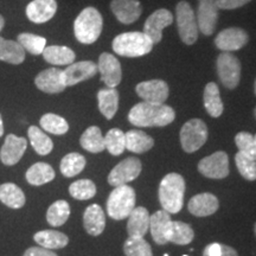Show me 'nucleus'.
<instances>
[{
	"label": "nucleus",
	"mask_w": 256,
	"mask_h": 256,
	"mask_svg": "<svg viewBox=\"0 0 256 256\" xmlns=\"http://www.w3.org/2000/svg\"><path fill=\"white\" fill-rule=\"evenodd\" d=\"M126 256H153L150 243L144 238H130L124 244Z\"/></svg>",
	"instance_id": "42"
},
{
	"label": "nucleus",
	"mask_w": 256,
	"mask_h": 256,
	"mask_svg": "<svg viewBox=\"0 0 256 256\" xmlns=\"http://www.w3.org/2000/svg\"><path fill=\"white\" fill-rule=\"evenodd\" d=\"M217 75L226 89H235L241 80V63L232 52H222L217 57Z\"/></svg>",
	"instance_id": "8"
},
{
	"label": "nucleus",
	"mask_w": 256,
	"mask_h": 256,
	"mask_svg": "<svg viewBox=\"0 0 256 256\" xmlns=\"http://www.w3.org/2000/svg\"><path fill=\"white\" fill-rule=\"evenodd\" d=\"M34 84L40 92L46 94H58L66 88L63 70L58 68H49L40 72L34 78Z\"/></svg>",
	"instance_id": "18"
},
{
	"label": "nucleus",
	"mask_w": 256,
	"mask_h": 256,
	"mask_svg": "<svg viewBox=\"0 0 256 256\" xmlns=\"http://www.w3.org/2000/svg\"><path fill=\"white\" fill-rule=\"evenodd\" d=\"M254 139H255V142H256V134L254 136Z\"/></svg>",
	"instance_id": "52"
},
{
	"label": "nucleus",
	"mask_w": 256,
	"mask_h": 256,
	"mask_svg": "<svg viewBox=\"0 0 256 256\" xmlns=\"http://www.w3.org/2000/svg\"><path fill=\"white\" fill-rule=\"evenodd\" d=\"M183 256H188V255H183Z\"/></svg>",
	"instance_id": "54"
},
{
	"label": "nucleus",
	"mask_w": 256,
	"mask_h": 256,
	"mask_svg": "<svg viewBox=\"0 0 256 256\" xmlns=\"http://www.w3.org/2000/svg\"><path fill=\"white\" fill-rule=\"evenodd\" d=\"M4 26H5V19L2 14H0V32H2V30L4 28Z\"/></svg>",
	"instance_id": "49"
},
{
	"label": "nucleus",
	"mask_w": 256,
	"mask_h": 256,
	"mask_svg": "<svg viewBox=\"0 0 256 256\" xmlns=\"http://www.w3.org/2000/svg\"><path fill=\"white\" fill-rule=\"evenodd\" d=\"M235 144L240 153L256 160V142L254 136L248 132H240L235 136Z\"/></svg>",
	"instance_id": "44"
},
{
	"label": "nucleus",
	"mask_w": 256,
	"mask_h": 256,
	"mask_svg": "<svg viewBox=\"0 0 256 256\" xmlns=\"http://www.w3.org/2000/svg\"><path fill=\"white\" fill-rule=\"evenodd\" d=\"M127 232L130 238H144L150 229V214L142 206L134 208L127 217Z\"/></svg>",
	"instance_id": "22"
},
{
	"label": "nucleus",
	"mask_w": 256,
	"mask_h": 256,
	"mask_svg": "<svg viewBox=\"0 0 256 256\" xmlns=\"http://www.w3.org/2000/svg\"><path fill=\"white\" fill-rule=\"evenodd\" d=\"M203 256H238L235 249L222 243H211L206 246Z\"/></svg>",
	"instance_id": "45"
},
{
	"label": "nucleus",
	"mask_w": 256,
	"mask_h": 256,
	"mask_svg": "<svg viewBox=\"0 0 256 256\" xmlns=\"http://www.w3.org/2000/svg\"><path fill=\"white\" fill-rule=\"evenodd\" d=\"M136 191L130 185L116 186L107 200V214L110 218L121 220L127 218L136 208Z\"/></svg>",
	"instance_id": "5"
},
{
	"label": "nucleus",
	"mask_w": 256,
	"mask_h": 256,
	"mask_svg": "<svg viewBox=\"0 0 256 256\" xmlns=\"http://www.w3.org/2000/svg\"><path fill=\"white\" fill-rule=\"evenodd\" d=\"M0 200L11 209H20L26 200L20 188L14 183H5L0 185Z\"/></svg>",
	"instance_id": "34"
},
{
	"label": "nucleus",
	"mask_w": 256,
	"mask_h": 256,
	"mask_svg": "<svg viewBox=\"0 0 256 256\" xmlns=\"http://www.w3.org/2000/svg\"><path fill=\"white\" fill-rule=\"evenodd\" d=\"M57 12L56 0H32L26 6L25 14L34 24H43L54 18Z\"/></svg>",
	"instance_id": "20"
},
{
	"label": "nucleus",
	"mask_w": 256,
	"mask_h": 256,
	"mask_svg": "<svg viewBox=\"0 0 256 256\" xmlns=\"http://www.w3.org/2000/svg\"><path fill=\"white\" fill-rule=\"evenodd\" d=\"M249 36L243 28H224L215 38V46L223 52H232L242 49L248 43Z\"/></svg>",
	"instance_id": "14"
},
{
	"label": "nucleus",
	"mask_w": 256,
	"mask_h": 256,
	"mask_svg": "<svg viewBox=\"0 0 256 256\" xmlns=\"http://www.w3.org/2000/svg\"><path fill=\"white\" fill-rule=\"evenodd\" d=\"M171 216L165 210H159L150 216V230H151L152 238L159 246H164L168 243L166 240V230L170 222H171Z\"/></svg>",
	"instance_id": "25"
},
{
	"label": "nucleus",
	"mask_w": 256,
	"mask_h": 256,
	"mask_svg": "<svg viewBox=\"0 0 256 256\" xmlns=\"http://www.w3.org/2000/svg\"><path fill=\"white\" fill-rule=\"evenodd\" d=\"M28 140H30L31 146L34 147V152L40 156H48L51 153L54 148V142L48 136L46 133H44L40 128L37 126H30L28 130Z\"/></svg>",
	"instance_id": "35"
},
{
	"label": "nucleus",
	"mask_w": 256,
	"mask_h": 256,
	"mask_svg": "<svg viewBox=\"0 0 256 256\" xmlns=\"http://www.w3.org/2000/svg\"><path fill=\"white\" fill-rule=\"evenodd\" d=\"M218 6L216 0H198L197 24L198 30L206 36H211L216 30L218 22Z\"/></svg>",
	"instance_id": "12"
},
{
	"label": "nucleus",
	"mask_w": 256,
	"mask_h": 256,
	"mask_svg": "<svg viewBox=\"0 0 256 256\" xmlns=\"http://www.w3.org/2000/svg\"><path fill=\"white\" fill-rule=\"evenodd\" d=\"M194 232L188 223L171 220L166 230V240L174 244L185 246L194 241Z\"/></svg>",
	"instance_id": "26"
},
{
	"label": "nucleus",
	"mask_w": 256,
	"mask_h": 256,
	"mask_svg": "<svg viewBox=\"0 0 256 256\" xmlns=\"http://www.w3.org/2000/svg\"><path fill=\"white\" fill-rule=\"evenodd\" d=\"M124 136H126V148L130 152L145 153L154 146L153 138L140 130H130Z\"/></svg>",
	"instance_id": "28"
},
{
	"label": "nucleus",
	"mask_w": 256,
	"mask_h": 256,
	"mask_svg": "<svg viewBox=\"0 0 256 256\" xmlns=\"http://www.w3.org/2000/svg\"><path fill=\"white\" fill-rule=\"evenodd\" d=\"M174 22V14L166 8H159L147 18L144 25V34L153 44H158L162 38V30Z\"/></svg>",
	"instance_id": "13"
},
{
	"label": "nucleus",
	"mask_w": 256,
	"mask_h": 256,
	"mask_svg": "<svg viewBox=\"0 0 256 256\" xmlns=\"http://www.w3.org/2000/svg\"><path fill=\"white\" fill-rule=\"evenodd\" d=\"M250 2L252 0H216V4L220 10H235Z\"/></svg>",
	"instance_id": "46"
},
{
	"label": "nucleus",
	"mask_w": 256,
	"mask_h": 256,
	"mask_svg": "<svg viewBox=\"0 0 256 256\" xmlns=\"http://www.w3.org/2000/svg\"><path fill=\"white\" fill-rule=\"evenodd\" d=\"M40 127L48 133L63 136L69 130V124L64 118L54 113H46L40 118Z\"/></svg>",
	"instance_id": "39"
},
{
	"label": "nucleus",
	"mask_w": 256,
	"mask_h": 256,
	"mask_svg": "<svg viewBox=\"0 0 256 256\" xmlns=\"http://www.w3.org/2000/svg\"><path fill=\"white\" fill-rule=\"evenodd\" d=\"M86 164L87 162L84 156L78 152H72L63 156V159L60 160V168L64 177L72 178L81 174L83 168H86Z\"/></svg>",
	"instance_id": "36"
},
{
	"label": "nucleus",
	"mask_w": 256,
	"mask_h": 256,
	"mask_svg": "<svg viewBox=\"0 0 256 256\" xmlns=\"http://www.w3.org/2000/svg\"><path fill=\"white\" fill-rule=\"evenodd\" d=\"M154 46L144 32H124L113 40V51L122 57H142L150 54Z\"/></svg>",
	"instance_id": "4"
},
{
	"label": "nucleus",
	"mask_w": 256,
	"mask_h": 256,
	"mask_svg": "<svg viewBox=\"0 0 256 256\" xmlns=\"http://www.w3.org/2000/svg\"><path fill=\"white\" fill-rule=\"evenodd\" d=\"M136 92L144 101L151 102V104H165L170 94L168 83L162 80H150V81L140 82L136 87Z\"/></svg>",
	"instance_id": "16"
},
{
	"label": "nucleus",
	"mask_w": 256,
	"mask_h": 256,
	"mask_svg": "<svg viewBox=\"0 0 256 256\" xmlns=\"http://www.w3.org/2000/svg\"><path fill=\"white\" fill-rule=\"evenodd\" d=\"M98 110L107 120H112L119 110V92L115 88H104L98 92Z\"/></svg>",
	"instance_id": "24"
},
{
	"label": "nucleus",
	"mask_w": 256,
	"mask_h": 256,
	"mask_svg": "<svg viewBox=\"0 0 256 256\" xmlns=\"http://www.w3.org/2000/svg\"><path fill=\"white\" fill-rule=\"evenodd\" d=\"M198 171L210 179H223L229 174V158L223 151L208 156L198 162Z\"/></svg>",
	"instance_id": "10"
},
{
	"label": "nucleus",
	"mask_w": 256,
	"mask_h": 256,
	"mask_svg": "<svg viewBox=\"0 0 256 256\" xmlns=\"http://www.w3.org/2000/svg\"><path fill=\"white\" fill-rule=\"evenodd\" d=\"M255 235H256V224H255Z\"/></svg>",
	"instance_id": "53"
},
{
	"label": "nucleus",
	"mask_w": 256,
	"mask_h": 256,
	"mask_svg": "<svg viewBox=\"0 0 256 256\" xmlns=\"http://www.w3.org/2000/svg\"><path fill=\"white\" fill-rule=\"evenodd\" d=\"M2 134H4V124H2V118L0 114V138L2 136Z\"/></svg>",
	"instance_id": "48"
},
{
	"label": "nucleus",
	"mask_w": 256,
	"mask_h": 256,
	"mask_svg": "<svg viewBox=\"0 0 256 256\" xmlns=\"http://www.w3.org/2000/svg\"><path fill=\"white\" fill-rule=\"evenodd\" d=\"M69 194L78 200H90L96 194V186L89 179H80L69 186Z\"/></svg>",
	"instance_id": "41"
},
{
	"label": "nucleus",
	"mask_w": 256,
	"mask_h": 256,
	"mask_svg": "<svg viewBox=\"0 0 256 256\" xmlns=\"http://www.w3.org/2000/svg\"><path fill=\"white\" fill-rule=\"evenodd\" d=\"M96 74H98V64L92 60L74 62L63 70L64 83L66 87H72L83 81L92 78Z\"/></svg>",
	"instance_id": "15"
},
{
	"label": "nucleus",
	"mask_w": 256,
	"mask_h": 256,
	"mask_svg": "<svg viewBox=\"0 0 256 256\" xmlns=\"http://www.w3.org/2000/svg\"><path fill=\"white\" fill-rule=\"evenodd\" d=\"M0 60L18 66L25 60V50L18 42L0 37Z\"/></svg>",
	"instance_id": "29"
},
{
	"label": "nucleus",
	"mask_w": 256,
	"mask_h": 256,
	"mask_svg": "<svg viewBox=\"0 0 256 256\" xmlns=\"http://www.w3.org/2000/svg\"><path fill=\"white\" fill-rule=\"evenodd\" d=\"M185 180L179 174H168L159 185V202L162 210L168 214H177L184 204Z\"/></svg>",
	"instance_id": "2"
},
{
	"label": "nucleus",
	"mask_w": 256,
	"mask_h": 256,
	"mask_svg": "<svg viewBox=\"0 0 256 256\" xmlns=\"http://www.w3.org/2000/svg\"><path fill=\"white\" fill-rule=\"evenodd\" d=\"M104 145L112 156L122 154L126 150V136L119 128H112L110 132L106 134Z\"/></svg>",
	"instance_id": "40"
},
{
	"label": "nucleus",
	"mask_w": 256,
	"mask_h": 256,
	"mask_svg": "<svg viewBox=\"0 0 256 256\" xmlns=\"http://www.w3.org/2000/svg\"><path fill=\"white\" fill-rule=\"evenodd\" d=\"M26 180L34 186H40L55 179V171L46 162H36L26 171Z\"/></svg>",
	"instance_id": "32"
},
{
	"label": "nucleus",
	"mask_w": 256,
	"mask_h": 256,
	"mask_svg": "<svg viewBox=\"0 0 256 256\" xmlns=\"http://www.w3.org/2000/svg\"><path fill=\"white\" fill-rule=\"evenodd\" d=\"M220 206V202L215 194L204 192L194 196L188 202V209L194 216L206 217L215 214Z\"/></svg>",
	"instance_id": "21"
},
{
	"label": "nucleus",
	"mask_w": 256,
	"mask_h": 256,
	"mask_svg": "<svg viewBox=\"0 0 256 256\" xmlns=\"http://www.w3.org/2000/svg\"><path fill=\"white\" fill-rule=\"evenodd\" d=\"M174 108L164 104L140 102L128 113V121L136 127H165L174 122Z\"/></svg>",
	"instance_id": "1"
},
{
	"label": "nucleus",
	"mask_w": 256,
	"mask_h": 256,
	"mask_svg": "<svg viewBox=\"0 0 256 256\" xmlns=\"http://www.w3.org/2000/svg\"><path fill=\"white\" fill-rule=\"evenodd\" d=\"M83 226L90 236L101 235L106 226V216L98 204H92L83 214Z\"/></svg>",
	"instance_id": "23"
},
{
	"label": "nucleus",
	"mask_w": 256,
	"mask_h": 256,
	"mask_svg": "<svg viewBox=\"0 0 256 256\" xmlns=\"http://www.w3.org/2000/svg\"><path fill=\"white\" fill-rule=\"evenodd\" d=\"M70 216V206L66 200H60L52 203L48 209L46 220L51 226H60Z\"/></svg>",
	"instance_id": "37"
},
{
	"label": "nucleus",
	"mask_w": 256,
	"mask_h": 256,
	"mask_svg": "<svg viewBox=\"0 0 256 256\" xmlns=\"http://www.w3.org/2000/svg\"><path fill=\"white\" fill-rule=\"evenodd\" d=\"M176 19L179 37L186 46H192L198 40V24L191 5L185 0L179 2L176 6Z\"/></svg>",
	"instance_id": "6"
},
{
	"label": "nucleus",
	"mask_w": 256,
	"mask_h": 256,
	"mask_svg": "<svg viewBox=\"0 0 256 256\" xmlns=\"http://www.w3.org/2000/svg\"><path fill=\"white\" fill-rule=\"evenodd\" d=\"M43 58L52 66H70L75 62V52L68 46H50L43 51Z\"/></svg>",
	"instance_id": "27"
},
{
	"label": "nucleus",
	"mask_w": 256,
	"mask_h": 256,
	"mask_svg": "<svg viewBox=\"0 0 256 256\" xmlns=\"http://www.w3.org/2000/svg\"><path fill=\"white\" fill-rule=\"evenodd\" d=\"M34 240L38 243V246L50 250L64 248L69 243L68 236L57 230H42L34 234Z\"/></svg>",
	"instance_id": "31"
},
{
	"label": "nucleus",
	"mask_w": 256,
	"mask_h": 256,
	"mask_svg": "<svg viewBox=\"0 0 256 256\" xmlns=\"http://www.w3.org/2000/svg\"><path fill=\"white\" fill-rule=\"evenodd\" d=\"M204 107L208 114L212 118H220L223 114V102L220 98V88L215 82H209L204 88Z\"/></svg>",
	"instance_id": "30"
},
{
	"label": "nucleus",
	"mask_w": 256,
	"mask_h": 256,
	"mask_svg": "<svg viewBox=\"0 0 256 256\" xmlns=\"http://www.w3.org/2000/svg\"><path fill=\"white\" fill-rule=\"evenodd\" d=\"M23 256H57V254L51 252L50 249L43 248L40 246V247H30L26 249Z\"/></svg>",
	"instance_id": "47"
},
{
	"label": "nucleus",
	"mask_w": 256,
	"mask_h": 256,
	"mask_svg": "<svg viewBox=\"0 0 256 256\" xmlns=\"http://www.w3.org/2000/svg\"><path fill=\"white\" fill-rule=\"evenodd\" d=\"M28 147V140L23 136L8 134L0 150V160L6 166L16 165L24 156Z\"/></svg>",
	"instance_id": "17"
},
{
	"label": "nucleus",
	"mask_w": 256,
	"mask_h": 256,
	"mask_svg": "<svg viewBox=\"0 0 256 256\" xmlns=\"http://www.w3.org/2000/svg\"><path fill=\"white\" fill-rule=\"evenodd\" d=\"M254 114H255V118H256V108H255V110H254Z\"/></svg>",
	"instance_id": "51"
},
{
	"label": "nucleus",
	"mask_w": 256,
	"mask_h": 256,
	"mask_svg": "<svg viewBox=\"0 0 256 256\" xmlns=\"http://www.w3.org/2000/svg\"><path fill=\"white\" fill-rule=\"evenodd\" d=\"M208 140V127L200 119H192L180 130V145L186 153L198 151Z\"/></svg>",
	"instance_id": "7"
},
{
	"label": "nucleus",
	"mask_w": 256,
	"mask_h": 256,
	"mask_svg": "<svg viewBox=\"0 0 256 256\" xmlns=\"http://www.w3.org/2000/svg\"><path fill=\"white\" fill-rule=\"evenodd\" d=\"M82 148L90 153H101L106 150L104 136L98 126H90L83 132L80 139Z\"/></svg>",
	"instance_id": "33"
},
{
	"label": "nucleus",
	"mask_w": 256,
	"mask_h": 256,
	"mask_svg": "<svg viewBox=\"0 0 256 256\" xmlns=\"http://www.w3.org/2000/svg\"><path fill=\"white\" fill-rule=\"evenodd\" d=\"M255 95H256V81H255Z\"/></svg>",
	"instance_id": "50"
},
{
	"label": "nucleus",
	"mask_w": 256,
	"mask_h": 256,
	"mask_svg": "<svg viewBox=\"0 0 256 256\" xmlns=\"http://www.w3.org/2000/svg\"><path fill=\"white\" fill-rule=\"evenodd\" d=\"M98 72L101 75V81L107 86V88H116L122 80L121 64L112 54H101L98 62Z\"/></svg>",
	"instance_id": "11"
},
{
	"label": "nucleus",
	"mask_w": 256,
	"mask_h": 256,
	"mask_svg": "<svg viewBox=\"0 0 256 256\" xmlns=\"http://www.w3.org/2000/svg\"><path fill=\"white\" fill-rule=\"evenodd\" d=\"M104 19L98 8H86L78 16L74 23V34L82 44H92L101 36Z\"/></svg>",
	"instance_id": "3"
},
{
	"label": "nucleus",
	"mask_w": 256,
	"mask_h": 256,
	"mask_svg": "<svg viewBox=\"0 0 256 256\" xmlns=\"http://www.w3.org/2000/svg\"><path fill=\"white\" fill-rule=\"evenodd\" d=\"M142 168V165L139 159L136 156H128L112 170L108 174V183L114 188L126 185L139 177Z\"/></svg>",
	"instance_id": "9"
},
{
	"label": "nucleus",
	"mask_w": 256,
	"mask_h": 256,
	"mask_svg": "<svg viewBox=\"0 0 256 256\" xmlns=\"http://www.w3.org/2000/svg\"><path fill=\"white\" fill-rule=\"evenodd\" d=\"M110 10L122 24H132L140 18L142 6L139 0H112Z\"/></svg>",
	"instance_id": "19"
},
{
	"label": "nucleus",
	"mask_w": 256,
	"mask_h": 256,
	"mask_svg": "<svg viewBox=\"0 0 256 256\" xmlns=\"http://www.w3.org/2000/svg\"><path fill=\"white\" fill-rule=\"evenodd\" d=\"M235 162L240 174L243 178L247 179L249 182L256 180V160L238 152L235 156Z\"/></svg>",
	"instance_id": "43"
},
{
	"label": "nucleus",
	"mask_w": 256,
	"mask_h": 256,
	"mask_svg": "<svg viewBox=\"0 0 256 256\" xmlns=\"http://www.w3.org/2000/svg\"><path fill=\"white\" fill-rule=\"evenodd\" d=\"M17 42L23 46L25 52L28 51V54L34 56L42 55L46 46V38L38 36V34H28V32H23V34H18Z\"/></svg>",
	"instance_id": "38"
}]
</instances>
